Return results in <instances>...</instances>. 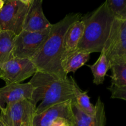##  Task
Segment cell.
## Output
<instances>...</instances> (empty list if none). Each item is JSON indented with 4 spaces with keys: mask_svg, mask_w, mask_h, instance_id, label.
<instances>
[{
    "mask_svg": "<svg viewBox=\"0 0 126 126\" xmlns=\"http://www.w3.org/2000/svg\"><path fill=\"white\" fill-rule=\"evenodd\" d=\"M102 52L110 62L126 61V20L115 18L109 38Z\"/></svg>",
    "mask_w": 126,
    "mask_h": 126,
    "instance_id": "cell-7",
    "label": "cell"
},
{
    "mask_svg": "<svg viewBox=\"0 0 126 126\" xmlns=\"http://www.w3.org/2000/svg\"><path fill=\"white\" fill-rule=\"evenodd\" d=\"M108 90L111 94L112 98H118L126 101V87H116L111 85Z\"/></svg>",
    "mask_w": 126,
    "mask_h": 126,
    "instance_id": "cell-19",
    "label": "cell"
},
{
    "mask_svg": "<svg viewBox=\"0 0 126 126\" xmlns=\"http://www.w3.org/2000/svg\"><path fill=\"white\" fill-rule=\"evenodd\" d=\"M0 126H6L4 125V124H3V123H2V122L1 121H0Z\"/></svg>",
    "mask_w": 126,
    "mask_h": 126,
    "instance_id": "cell-22",
    "label": "cell"
},
{
    "mask_svg": "<svg viewBox=\"0 0 126 126\" xmlns=\"http://www.w3.org/2000/svg\"><path fill=\"white\" fill-rule=\"evenodd\" d=\"M107 2L114 18L126 20V0H108Z\"/></svg>",
    "mask_w": 126,
    "mask_h": 126,
    "instance_id": "cell-18",
    "label": "cell"
},
{
    "mask_svg": "<svg viewBox=\"0 0 126 126\" xmlns=\"http://www.w3.org/2000/svg\"><path fill=\"white\" fill-rule=\"evenodd\" d=\"M5 1H3V0H0V11L1 10V9L2 8V7L4 5Z\"/></svg>",
    "mask_w": 126,
    "mask_h": 126,
    "instance_id": "cell-21",
    "label": "cell"
},
{
    "mask_svg": "<svg viewBox=\"0 0 126 126\" xmlns=\"http://www.w3.org/2000/svg\"><path fill=\"white\" fill-rule=\"evenodd\" d=\"M51 25L43 12V1L33 0L25 21L23 30L41 32L50 28Z\"/></svg>",
    "mask_w": 126,
    "mask_h": 126,
    "instance_id": "cell-11",
    "label": "cell"
},
{
    "mask_svg": "<svg viewBox=\"0 0 126 126\" xmlns=\"http://www.w3.org/2000/svg\"><path fill=\"white\" fill-rule=\"evenodd\" d=\"M84 27V23L81 19L75 22L69 27L64 36L62 58L78 49V46L83 35Z\"/></svg>",
    "mask_w": 126,
    "mask_h": 126,
    "instance_id": "cell-12",
    "label": "cell"
},
{
    "mask_svg": "<svg viewBox=\"0 0 126 126\" xmlns=\"http://www.w3.org/2000/svg\"><path fill=\"white\" fill-rule=\"evenodd\" d=\"M16 34L11 32H0V71L7 62L13 59L12 49Z\"/></svg>",
    "mask_w": 126,
    "mask_h": 126,
    "instance_id": "cell-14",
    "label": "cell"
},
{
    "mask_svg": "<svg viewBox=\"0 0 126 126\" xmlns=\"http://www.w3.org/2000/svg\"><path fill=\"white\" fill-rule=\"evenodd\" d=\"M33 0H8L0 11V32H11L16 35L23 25Z\"/></svg>",
    "mask_w": 126,
    "mask_h": 126,
    "instance_id": "cell-4",
    "label": "cell"
},
{
    "mask_svg": "<svg viewBox=\"0 0 126 126\" xmlns=\"http://www.w3.org/2000/svg\"><path fill=\"white\" fill-rule=\"evenodd\" d=\"M52 126H70V124L65 120H59L55 122Z\"/></svg>",
    "mask_w": 126,
    "mask_h": 126,
    "instance_id": "cell-20",
    "label": "cell"
},
{
    "mask_svg": "<svg viewBox=\"0 0 126 126\" xmlns=\"http://www.w3.org/2000/svg\"><path fill=\"white\" fill-rule=\"evenodd\" d=\"M73 82L75 103L79 108L87 115L92 116L95 114V108L90 100V97L87 95V91H83L80 89L76 81L73 78Z\"/></svg>",
    "mask_w": 126,
    "mask_h": 126,
    "instance_id": "cell-16",
    "label": "cell"
},
{
    "mask_svg": "<svg viewBox=\"0 0 126 126\" xmlns=\"http://www.w3.org/2000/svg\"><path fill=\"white\" fill-rule=\"evenodd\" d=\"M115 18L107 1L90 14L82 17L84 31L78 49L89 53H101L109 38Z\"/></svg>",
    "mask_w": 126,
    "mask_h": 126,
    "instance_id": "cell-3",
    "label": "cell"
},
{
    "mask_svg": "<svg viewBox=\"0 0 126 126\" xmlns=\"http://www.w3.org/2000/svg\"><path fill=\"white\" fill-rule=\"evenodd\" d=\"M73 102V101L70 100L55 105L41 113L36 114L33 118V126H52L59 120H65L72 126L75 119Z\"/></svg>",
    "mask_w": 126,
    "mask_h": 126,
    "instance_id": "cell-9",
    "label": "cell"
},
{
    "mask_svg": "<svg viewBox=\"0 0 126 126\" xmlns=\"http://www.w3.org/2000/svg\"><path fill=\"white\" fill-rule=\"evenodd\" d=\"M30 83L33 87L31 102L36 105L35 115L41 113L50 107L68 100L75 102L72 76L66 79L59 78L50 74L38 71Z\"/></svg>",
    "mask_w": 126,
    "mask_h": 126,
    "instance_id": "cell-2",
    "label": "cell"
},
{
    "mask_svg": "<svg viewBox=\"0 0 126 126\" xmlns=\"http://www.w3.org/2000/svg\"><path fill=\"white\" fill-rule=\"evenodd\" d=\"M50 27L41 32L23 30L16 35L12 49L13 58L32 60L46 41L50 33Z\"/></svg>",
    "mask_w": 126,
    "mask_h": 126,
    "instance_id": "cell-5",
    "label": "cell"
},
{
    "mask_svg": "<svg viewBox=\"0 0 126 126\" xmlns=\"http://www.w3.org/2000/svg\"><path fill=\"white\" fill-rule=\"evenodd\" d=\"M112 86L126 87V61L110 63Z\"/></svg>",
    "mask_w": 126,
    "mask_h": 126,
    "instance_id": "cell-17",
    "label": "cell"
},
{
    "mask_svg": "<svg viewBox=\"0 0 126 126\" xmlns=\"http://www.w3.org/2000/svg\"><path fill=\"white\" fill-rule=\"evenodd\" d=\"M36 110L29 100L7 104L0 109V121L6 126H33Z\"/></svg>",
    "mask_w": 126,
    "mask_h": 126,
    "instance_id": "cell-6",
    "label": "cell"
},
{
    "mask_svg": "<svg viewBox=\"0 0 126 126\" xmlns=\"http://www.w3.org/2000/svg\"><path fill=\"white\" fill-rule=\"evenodd\" d=\"M90 55L91 53L89 52L77 49L64 56L61 62L62 68L64 73L67 76L70 73H75L89 60Z\"/></svg>",
    "mask_w": 126,
    "mask_h": 126,
    "instance_id": "cell-13",
    "label": "cell"
},
{
    "mask_svg": "<svg viewBox=\"0 0 126 126\" xmlns=\"http://www.w3.org/2000/svg\"><path fill=\"white\" fill-rule=\"evenodd\" d=\"M87 66L92 71L94 84L100 85L103 83L106 75L110 69V62L104 53L101 52L97 61L92 65H88Z\"/></svg>",
    "mask_w": 126,
    "mask_h": 126,
    "instance_id": "cell-15",
    "label": "cell"
},
{
    "mask_svg": "<svg viewBox=\"0 0 126 126\" xmlns=\"http://www.w3.org/2000/svg\"><path fill=\"white\" fill-rule=\"evenodd\" d=\"M81 18L80 14H69L57 23L52 24L46 41L32 59L38 71L62 79L68 78L64 73L61 65L64 36L69 27Z\"/></svg>",
    "mask_w": 126,
    "mask_h": 126,
    "instance_id": "cell-1",
    "label": "cell"
},
{
    "mask_svg": "<svg viewBox=\"0 0 126 126\" xmlns=\"http://www.w3.org/2000/svg\"><path fill=\"white\" fill-rule=\"evenodd\" d=\"M38 71L32 60L13 58L6 63L0 71V79L6 85L20 83Z\"/></svg>",
    "mask_w": 126,
    "mask_h": 126,
    "instance_id": "cell-8",
    "label": "cell"
},
{
    "mask_svg": "<svg viewBox=\"0 0 126 126\" xmlns=\"http://www.w3.org/2000/svg\"><path fill=\"white\" fill-rule=\"evenodd\" d=\"M33 92V87L29 82L6 85L0 88V109L10 103L24 100H31Z\"/></svg>",
    "mask_w": 126,
    "mask_h": 126,
    "instance_id": "cell-10",
    "label": "cell"
}]
</instances>
